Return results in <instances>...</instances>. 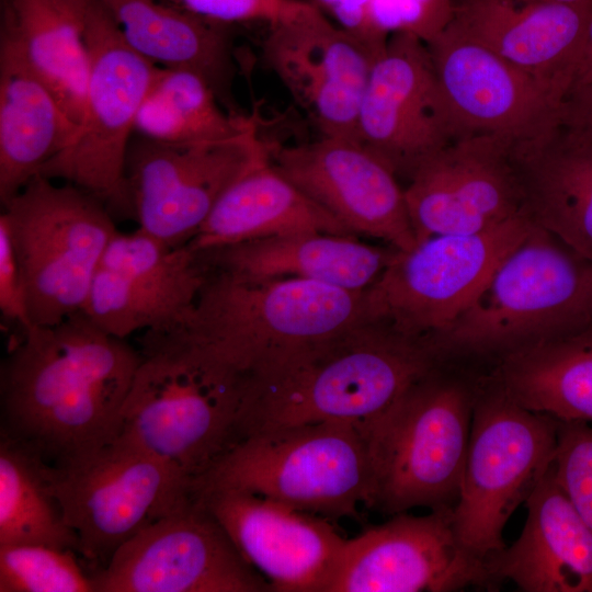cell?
I'll return each instance as SVG.
<instances>
[{
  "mask_svg": "<svg viewBox=\"0 0 592 592\" xmlns=\"http://www.w3.org/2000/svg\"><path fill=\"white\" fill-rule=\"evenodd\" d=\"M140 362V350L81 311L20 329L0 369V433L54 466L99 448Z\"/></svg>",
  "mask_w": 592,
  "mask_h": 592,
  "instance_id": "cell-1",
  "label": "cell"
},
{
  "mask_svg": "<svg viewBox=\"0 0 592 592\" xmlns=\"http://www.w3.org/2000/svg\"><path fill=\"white\" fill-rule=\"evenodd\" d=\"M437 356L424 340L364 319L248 377L241 439L262 429L312 422L366 429L435 372Z\"/></svg>",
  "mask_w": 592,
  "mask_h": 592,
  "instance_id": "cell-2",
  "label": "cell"
},
{
  "mask_svg": "<svg viewBox=\"0 0 592 592\" xmlns=\"http://www.w3.org/2000/svg\"><path fill=\"white\" fill-rule=\"evenodd\" d=\"M141 362L112 440L168 463L195 483L241 439L243 375L175 331H146Z\"/></svg>",
  "mask_w": 592,
  "mask_h": 592,
  "instance_id": "cell-3",
  "label": "cell"
},
{
  "mask_svg": "<svg viewBox=\"0 0 592 592\" xmlns=\"http://www.w3.org/2000/svg\"><path fill=\"white\" fill-rule=\"evenodd\" d=\"M367 319L365 292L214 267L180 337L246 378Z\"/></svg>",
  "mask_w": 592,
  "mask_h": 592,
  "instance_id": "cell-4",
  "label": "cell"
},
{
  "mask_svg": "<svg viewBox=\"0 0 592 592\" xmlns=\"http://www.w3.org/2000/svg\"><path fill=\"white\" fill-rule=\"evenodd\" d=\"M592 335V262L533 224L452 327L443 351L503 355L545 340Z\"/></svg>",
  "mask_w": 592,
  "mask_h": 592,
  "instance_id": "cell-5",
  "label": "cell"
},
{
  "mask_svg": "<svg viewBox=\"0 0 592 592\" xmlns=\"http://www.w3.org/2000/svg\"><path fill=\"white\" fill-rule=\"evenodd\" d=\"M234 489L328 517H356L368 505L367 434L348 422H312L247 434L194 483Z\"/></svg>",
  "mask_w": 592,
  "mask_h": 592,
  "instance_id": "cell-6",
  "label": "cell"
},
{
  "mask_svg": "<svg viewBox=\"0 0 592 592\" xmlns=\"http://www.w3.org/2000/svg\"><path fill=\"white\" fill-rule=\"evenodd\" d=\"M474 401L475 391L434 372L365 429L372 465L367 509L394 515L455 505Z\"/></svg>",
  "mask_w": 592,
  "mask_h": 592,
  "instance_id": "cell-7",
  "label": "cell"
},
{
  "mask_svg": "<svg viewBox=\"0 0 592 592\" xmlns=\"http://www.w3.org/2000/svg\"><path fill=\"white\" fill-rule=\"evenodd\" d=\"M2 205L31 325L50 326L80 312L118 232L102 201L38 174Z\"/></svg>",
  "mask_w": 592,
  "mask_h": 592,
  "instance_id": "cell-8",
  "label": "cell"
},
{
  "mask_svg": "<svg viewBox=\"0 0 592 592\" xmlns=\"http://www.w3.org/2000/svg\"><path fill=\"white\" fill-rule=\"evenodd\" d=\"M558 420L524 408L489 383L475 391L473 420L453 527L487 560L505 548L503 530L550 468Z\"/></svg>",
  "mask_w": 592,
  "mask_h": 592,
  "instance_id": "cell-9",
  "label": "cell"
},
{
  "mask_svg": "<svg viewBox=\"0 0 592 592\" xmlns=\"http://www.w3.org/2000/svg\"><path fill=\"white\" fill-rule=\"evenodd\" d=\"M532 226L521 213L480 232L437 235L410 250H395L365 291L367 319L432 346L470 307Z\"/></svg>",
  "mask_w": 592,
  "mask_h": 592,
  "instance_id": "cell-10",
  "label": "cell"
},
{
  "mask_svg": "<svg viewBox=\"0 0 592 592\" xmlns=\"http://www.w3.org/2000/svg\"><path fill=\"white\" fill-rule=\"evenodd\" d=\"M49 477L65 520L78 536L80 557L92 571L195 496L194 481L177 468L116 440L50 465Z\"/></svg>",
  "mask_w": 592,
  "mask_h": 592,
  "instance_id": "cell-11",
  "label": "cell"
},
{
  "mask_svg": "<svg viewBox=\"0 0 592 592\" xmlns=\"http://www.w3.org/2000/svg\"><path fill=\"white\" fill-rule=\"evenodd\" d=\"M83 36L90 65L83 115L71 143L39 174L129 209L126 159L130 136L159 66L127 44L98 0H90L87 7Z\"/></svg>",
  "mask_w": 592,
  "mask_h": 592,
  "instance_id": "cell-12",
  "label": "cell"
},
{
  "mask_svg": "<svg viewBox=\"0 0 592 592\" xmlns=\"http://www.w3.org/2000/svg\"><path fill=\"white\" fill-rule=\"evenodd\" d=\"M265 148L258 128L203 144L133 138L126 189L138 229L173 247L189 244L224 192Z\"/></svg>",
  "mask_w": 592,
  "mask_h": 592,
  "instance_id": "cell-13",
  "label": "cell"
},
{
  "mask_svg": "<svg viewBox=\"0 0 592 592\" xmlns=\"http://www.w3.org/2000/svg\"><path fill=\"white\" fill-rule=\"evenodd\" d=\"M95 592H262L269 583L195 494L92 571Z\"/></svg>",
  "mask_w": 592,
  "mask_h": 592,
  "instance_id": "cell-14",
  "label": "cell"
},
{
  "mask_svg": "<svg viewBox=\"0 0 592 592\" xmlns=\"http://www.w3.org/2000/svg\"><path fill=\"white\" fill-rule=\"evenodd\" d=\"M212 265L190 244L173 247L137 229L105 249L81 312L114 337L168 331L190 316Z\"/></svg>",
  "mask_w": 592,
  "mask_h": 592,
  "instance_id": "cell-15",
  "label": "cell"
},
{
  "mask_svg": "<svg viewBox=\"0 0 592 592\" xmlns=\"http://www.w3.org/2000/svg\"><path fill=\"white\" fill-rule=\"evenodd\" d=\"M453 508L394 514L348 538L329 592H449L494 588L487 561L453 527Z\"/></svg>",
  "mask_w": 592,
  "mask_h": 592,
  "instance_id": "cell-16",
  "label": "cell"
},
{
  "mask_svg": "<svg viewBox=\"0 0 592 592\" xmlns=\"http://www.w3.org/2000/svg\"><path fill=\"white\" fill-rule=\"evenodd\" d=\"M426 45L457 139L490 136L510 146L558 121L560 90L449 23Z\"/></svg>",
  "mask_w": 592,
  "mask_h": 592,
  "instance_id": "cell-17",
  "label": "cell"
},
{
  "mask_svg": "<svg viewBox=\"0 0 592 592\" xmlns=\"http://www.w3.org/2000/svg\"><path fill=\"white\" fill-rule=\"evenodd\" d=\"M357 139L407 177L457 139L429 47L417 35L396 32L377 54L360 104Z\"/></svg>",
  "mask_w": 592,
  "mask_h": 592,
  "instance_id": "cell-18",
  "label": "cell"
},
{
  "mask_svg": "<svg viewBox=\"0 0 592 592\" xmlns=\"http://www.w3.org/2000/svg\"><path fill=\"white\" fill-rule=\"evenodd\" d=\"M267 150L283 175L353 235H367L402 251L418 243L397 173L357 138L267 143Z\"/></svg>",
  "mask_w": 592,
  "mask_h": 592,
  "instance_id": "cell-19",
  "label": "cell"
},
{
  "mask_svg": "<svg viewBox=\"0 0 592 592\" xmlns=\"http://www.w3.org/2000/svg\"><path fill=\"white\" fill-rule=\"evenodd\" d=\"M382 48L354 36L316 8L269 26L262 57L320 136L357 138L360 104Z\"/></svg>",
  "mask_w": 592,
  "mask_h": 592,
  "instance_id": "cell-20",
  "label": "cell"
},
{
  "mask_svg": "<svg viewBox=\"0 0 592 592\" xmlns=\"http://www.w3.org/2000/svg\"><path fill=\"white\" fill-rule=\"evenodd\" d=\"M509 147L496 137H462L410 173L403 192L417 242L480 232L523 213Z\"/></svg>",
  "mask_w": 592,
  "mask_h": 592,
  "instance_id": "cell-21",
  "label": "cell"
},
{
  "mask_svg": "<svg viewBox=\"0 0 592 592\" xmlns=\"http://www.w3.org/2000/svg\"><path fill=\"white\" fill-rule=\"evenodd\" d=\"M195 494L277 592H329L346 538L328 517L234 489Z\"/></svg>",
  "mask_w": 592,
  "mask_h": 592,
  "instance_id": "cell-22",
  "label": "cell"
},
{
  "mask_svg": "<svg viewBox=\"0 0 592 592\" xmlns=\"http://www.w3.org/2000/svg\"><path fill=\"white\" fill-rule=\"evenodd\" d=\"M592 5L533 0H454L453 27L568 93Z\"/></svg>",
  "mask_w": 592,
  "mask_h": 592,
  "instance_id": "cell-23",
  "label": "cell"
},
{
  "mask_svg": "<svg viewBox=\"0 0 592 592\" xmlns=\"http://www.w3.org/2000/svg\"><path fill=\"white\" fill-rule=\"evenodd\" d=\"M522 212L592 262V141L559 118L509 147Z\"/></svg>",
  "mask_w": 592,
  "mask_h": 592,
  "instance_id": "cell-24",
  "label": "cell"
},
{
  "mask_svg": "<svg viewBox=\"0 0 592 592\" xmlns=\"http://www.w3.org/2000/svg\"><path fill=\"white\" fill-rule=\"evenodd\" d=\"M525 504L519 538L486 560L494 587L508 580L525 592H592V527L551 466Z\"/></svg>",
  "mask_w": 592,
  "mask_h": 592,
  "instance_id": "cell-25",
  "label": "cell"
},
{
  "mask_svg": "<svg viewBox=\"0 0 592 592\" xmlns=\"http://www.w3.org/2000/svg\"><path fill=\"white\" fill-rule=\"evenodd\" d=\"M395 248L351 235L293 232L202 251L214 267L254 278H299L363 293L382 274Z\"/></svg>",
  "mask_w": 592,
  "mask_h": 592,
  "instance_id": "cell-26",
  "label": "cell"
},
{
  "mask_svg": "<svg viewBox=\"0 0 592 592\" xmlns=\"http://www.w3.org/2000/svg\"><path fill=\"white\" fill-rule=\"evenodd\" d=\"M308 231L354 236L274 167L266 141L265 150L224 192L189 244L210 251Z\"/></svg>",
  "mask_w": 592,
  "mask_h": 592,
  "instance_id": "cell-27",
  "label": "cell"
},
{
  "mask_svg": "<svg viewBox=\"0 0 592 592\" xmlns=\"http://www.w3.org/2000/svg\"><path fill=\"white\" fill-rule=\"evenodd\" d=\"M78 125L27 67L14 43L0 39V200L19 193L73 139Z\"/></svg>",
  "mask_w": 592,
  "mask_h": 592,
  "instance_id": "cell-28",
  "label": "cell"
},
{
  "mask_svg": "<svg viewBox=\"0 0 592 592\" xmlns=\"http://www.w3.org/2000/svg\"><path fill=\"white\" fill-rule=\"evenodd\" d=\"M118 25L127 44L141 57L163 68L203 76L223 105L234 110L236 64L227 25L158 0H98Z\"/></svg>",
  "mask_w": 592,
  "mask_h": 592,
  "instance_id": "cell-29",
  "label": "cell"
},
{
  "mask_svg": "<svg viewBox=\"0 0 592 592\" xmlns=\"http://www.w3.org/2000/svg\"><path fill=\"white\" fill-rule=\"evenodd\" d=\"M1 34L79 126L90 67L83 20L49 0H2Z\"/></svg>",
  "mask_w": 592,
  "mask_h": 592,
  "instance_id": "cell-30",
  "label": "cell"
},
{
  "mask_svg": "<svg viewBox=\"0 0 592 592\" xmlns=\"http://www.w3.org/2000/svg\"><path fill=\"white\" fill-rule=\"evenodd\" d=\"M491 383L528 410L592 422V335L513 350L503 355Z\"/></svg>",
  "mask_w": 592,
  "mask_h": 592,
  "instance_id": "cell-31",
  "label": "cell"
},
{
  "mask_svg": "<svg viewBox=\"0 0 592 592\" xmlns=\"http://www.w3.org/2000/svg\"><path fill=\"white\" fill-rule=\"evenodd\" d=\"M200 73L159 67L135 121L134 134L167 144H203L243 136L258 128L254 116L224 109Z\"/></svg>",
  "mask_w": 592,
  "mask_h": 592,
  "instance_id": "cell-32",
  "label": "cell"
},
{
  "mask_svg": "<svg viewBox=\"0 0 592 592\" xmlns=\"http://www.w3.org/2000/svg\"><path fill=\"white\" fill-rule=\"evenodd\" d=\"M49 468L0 433V545L36 544L79 554L78 536L53 492Z\"/></svg>",
  "mask_w": 592,
  "mask_h": 592,
  "instance_id": "cell-33",
  "label": "cell"
},
{
  "mask_svg": "<svg viewBox=\"0 0 592 592\" xmlns=\"http://www.w3.org/2000/svg\"><path fill=\"white\" fill-rule=\"evenodd\" d=\"M79 556L45 545H0V592H95Z\"/></svg>",
  "mask_w": 592,
  "mask_h": 592,
  "instance_id": "cell-34",
  "label": "cell"
},
{
  "mask_svg": "<svg viewBox=\"0 0 592 592\" xmlns=\"http://www.w3.org/2000/svg\"><path fill=\"white\" fill-rule=\"evenodd\" d=\"M551 468L557 483L592 527V425L558 420Z\"/></svg>",
  "mask_w": 592,
  "mask_h": 592,
  "instance_id": "cell-35",
  "label": "cell"
},
{
  "mask_svg": "<svg viewBox=\"0 0 592 592\" xmlns=\"http://www.w3.org/2000/svg\"><path fill=\"white\" fill-rule=\"evenodd\" d=\"M195 15L223 25L265 23L273 26L318 8L311 0H168Z\"/></svg>",
  "mask_w": 592,
  "mask_h": 592,
  "instance_id": "cell-36",
  "label": "cell"
},
{
  "mask_svg": "<svg viewBox=\"0 0 592 592\" xmlns=\"http://www.w3.org/2000/svg\"><path fill=\"white\" fill-rule=\"evenodd\" d=\"M0 310L20 329L31 325L24 284L7 221L0 215Z\"/></svg>",
  "mask_w": 592,
  "mask_h": 592,
  "instance_id": "cell-37",
  "label": "cell"
},
{
  "mask_svg": "<svg viewBox=\"0 0 592 592\" xmlns=\"http://www.w3.org/2000/svg\"><path fill=\"white\" fill-rule=\"evenodd\" d=\"M559 123L592 141V81L567 93L559 110Z\"/></svg>",
  "mask_w": 592,
  "mask_h": 592,
  "instance_id": "cell-38",
  "label": "cell"
},
{
  "mask_svg": "<svg viewBox=\"0 0 592 592\" xmlns=\"http://www.w3.org/2000/svg\"><path fill=\"white\" fill-rule=\"evenodd\" d=\"M590 81H592V18L589 22L582 50L574 69L569 91L589 83Z\"/></svg>",
  "mask_w": 592,
  "mask_h": 592,
  "instance_id": "cell-39",
  "label": "cell"
},
{
  "mask_svg": "<svg viewBox=\"0 0 592 592\" xmlns=\"http://www.w3.org/2000/svg\"><path fill=\"white\" fill-rule=\"evenodd\" d=\"M65 11L83 20L90 0H49Z\"/></svg>",
  "mask_w": 592,
  "mask_h": 592,
  "instance_id": "cell-40",
  "label": "cell"
},
{
  "mask_svg": "<svg viewBox=\"0 0 592 592\" xmlns=\"http://www.w3.org/2000/svg\"><path fill=\"white\" fill-rule=\"evenodd\" d=\"M516 1H533V0H516ZM546 1H558L572 4H589L592 5V0H546Z\"/></svg>",
  "mask_w": 592,
  "mask_h": 592,
  "instance_id": "cell-41",
  "label": "cell"
}]
</instances>
